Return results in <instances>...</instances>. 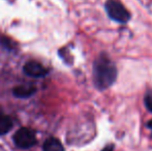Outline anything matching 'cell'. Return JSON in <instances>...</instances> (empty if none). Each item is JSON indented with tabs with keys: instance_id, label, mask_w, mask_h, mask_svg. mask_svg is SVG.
Segmentation results:
<instances>
[{
	"instance_id": "1",
	"label": "cell",
	"mask_w": 152,
	"mask_h": 151,
	"mask_svg": "<svg viewBox=\"0 0 152 151\" xmlns=\"http://www.w3.org/2000/svg\"><path fill=\"white\" fill-rule=\"evenodd\" d=\"M117 78V69L107 55L102 54L93 64V81L99 90H106L112 86Z\"/></svg>"
},
{
	"instance_id": "2",
	"label": "cell",
	"mask_w": 152,
	"mask_h": 151,
	"mask_svg": "<svg viewBox=\"0 0 152 151\" xmlns=\"http://www.w3.org/2000/svg\"><path fill=\"white\" fill-rule=\"evenodd\" d=\"M106 12L109 18H111L115 22L125 24L129 21L130 14L124 5L118 0H108L106 2Z\"/></svg>"
},
{
	"instance_id": "3",
	"label": "cell",
	"mask_w": 152,
	"mask_h": 151,
	"mask_svg": "<svg viewBox=\"0 0 152 151\" xmlns=\"http://www.w3.org/2000/svg\"><path fill=\"white\" fill-rule=\"evenodd\" d=\"M37 142L36 133L33 129L28 127H21L16 131L14 136V143L18 148L29 149L33 147Z\"/></svg>"
},
{
	"instance_id": "4",
	"label": "cell",
	"mask_w": 152,
	"mask_h": 151,
	"mask_svg": "<svg viewBox=\"0 0 152 151\" xmlns=\"http://www.w3.org/2000/svg\"><path fill=\"white\" fill-rule=\"evenodd\" d=\"M25 75L31 78H42L48 74V69L39 62L36 61H28L23 66Z\"/></svg>"
},
{
	"instance_id": "5",
	"label": "cell",
	"mask_w": 152,
	"mask_h": 151,
	"mask_svg": "<svg viewBox=\"0 0 152 151\" xmlns=\"http://www.w3.org/2000/svg\"><path fill=\"white\" fill-rule=\"evenodd\" d=\"M36 92V88L34 85L32 84H23L19 85V86L15 87L12 93L16 97L19 98H27V97H30L34 93Z\"/></svg>"
},
{
	"instance_id": "6",
	"label": "cell",
	"mask_w": 152,
	"mask_h": 151,
	"mask_svg": "<svg viewBox=\"0 0 152 151\" xmlns=\"http://www.w3.org/2000/svg\"><path fill=\"white\" fill-rule=\"evenodd\" d=\"M14 126V121L8 115L0 112V136L10 133Z\"/></svg>"
},
{
	"instance_id": "7",
	"label": "cell",
	"mask_w": 152,
	"mask_h": 151,
	"mask_svg": "<svg viewBox=\"0 0 152 151\" xmlns=\"http://www.w3.org/2000/svg\"><path fill=\"white\" fill-rule=\"evenodd\" d=\"M42 151H64V148L58 139L49 138L42 145Z\"/></svg>"
},
{
	"instance_id": "8",
	"label": "cell",
	"mask_w": 152,
	"mask_h": 151,
	"mask_svg": "<svg viewBox=\"0 0 152 151\" xmlns=\"http://www.w3.org/2000/svg\"><path fill=\"white\" fill-rule=\"evenodd\" d=\"M144 101H145V106H146L147 109L150 112H152V92H148L145 95Z\"/></svg>"
},
{
	"instance_id": "9",
	"label": "cell",
	"mask_w": 152,
	"mask_h": 151,
	"mask_svg": "<svg viewBox=\"0 0 152 151\" xmlns=\"http://www.w3.org/2000/svg\"><path fill=\"white\" fill-rule=\"evenodd\" d=\"M113 148L114 147H113L112 145H109V146H107V147H104L102 151H113Z\"/></svg>"
},
{
	"instance_id": "10",
	"label": "cell",
	"mask_w": 152,
	"mask_h": 151,
	"mask_svg": "<svg viewBox=\"0 0 152 151\" xmlns=\"http://www.w3.org/2000/svg\"><path fill=\"white\" fill-rule=\"evenodd\" d=\"M148 126L150 127V128H152V121H150V122L148 123Z\"/></svg>"
}]
</instances>
